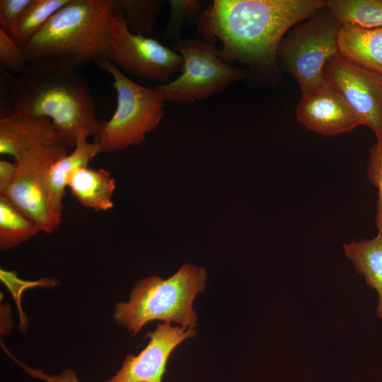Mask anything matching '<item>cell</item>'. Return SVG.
<instances>
[{"instance_id": "1", "label": "cell", "mask_w": 382, "mask_h": 382, "mask_svg": "<svg viewBox=\"0 0 382 382\" xmlns=\"http://www.w3.org/2000/svg\"><path fill=\"white\" fill-rule=\"evenodd\" d=\"M325 6L323 0H214L197 18L202 39L220 56L245 64L258 83L281 81L277 52L287 32Z\"/></svg>"}, {"instance_id": "2", "label": "cell", "mask_w": 382, "mask_h": 382, "mask_svg": "<svg viewBox=\"0 0 382 382\" xmlns=\"http://www.w3.org/2000/svg\"><path fill=\"white\" fill-rule=\"evenodd\" d=\"M12 113L50 118L62 144L75 147L79 139L95 137L100 121L88 83L78 68L60 60L28 62L13 81Z\"/></svg>"}, {"instance_id": "3", "label": "cell", "mask_w": 382, "mask_h": 382, "mask_svg": "<svg viewBox=\"0 0 382 382\" xmlns=\"http://www.w3.org/2000/svg\"><path fill=\"white\" fill-rule=\"evenodd\" d=\"M118 0H70L21 46L27 62L54 59L79 68L107 58L111 16Z\"/></svg>"}, {"instance_id": "4", "label": "cell", "mask_w": 382, "mask_h": 382, "mask_svg": "<svg viewBox=\"0 0 382 382\" xmlns=\"http://www.w3.org/2000/svg\"><path fill=\"white\" fill-rule=\"evenodd\" d=\"M205 268L185 264L171 277H146L136 283L127 302L115 306L114 318L136 335L149 322L161 320L185 328L197 325L193 301L206 288Z\"/></svg>"}, {"instance_id": "5", "label": "cell", "mask_w": 382, "mask_h": 382, "mask_svg": "<svg viewBox=\"0 0 382 382\" xmlns=\"http://www.w3.org/2000/svg\"><path fill=\"white\" fill-rule=\"evenodd\" d=\"M96 63L113 78L117 107L108 120L100 121L94 141L103 153L140 145L164 117L166 102L163 95L156 86L135 83L108 58Z\"/></svg>"}, {"instance_id": "6", "label": "cell", "mask_w": 382, "mask_h": 382, "mask_svg": "<svg viewBox=\"0 0 382 382\" xmlns=\"http://www.w3.org/2000/svg\"><path fill=\"white\" fill-rule=\"evenodd\" d=\"M340 22L325 6L293 26L277 52L280 64L296 81L302 95L326 83L328 62L338 54Z\"/></svg>"}, {"instance_id": "7", "label": "cell", "mask_w": 382, "mask_h": 382, "mask_svg": "<svg viewBox=\"0 0 382 382\" xmlns=\"http://www.w3.org/2000/svg\"><path fill=\"white\" fill-rule=\"evenodd\" d=\"M176 50L183 59L180 75L156 88L166 102L185 105L221 93L247 72L225 61L214 42L203 39L179 40Z\"/></svg>"}, {"instance_id": "8", "label": "cell", "mask_w": 382, "mask_h": 382, "mask_svg": "<svg viewBox=\"0 0 382 382\" xmlns=\"http://www.w3.org/2000/svg\"><path fill=\"white\" fill-rule=\"evenodd\" d=\"M109 59L126 75L159 82L170 81L180 72L182 56L148 36L132 33L119 4L110 18Z\"/></svg>"}, {"instance_id": "9", "label": "cell", "mask_w": 382, "mask_h": 382, "mask_svg": "<svg viewBox=\"0 0 382 382\" xmlns=\"http://www.w3.org/2000/svg\"><path fill=\"white\" fill-rule=\"evenodd\" d=\"M67 154L62 144L38 146L13 159L16 171L10 186L0 195L8 198L46 233L60 225L47 200L46 179L51 166Z\"/></svg>"}, {"instance_id": "10", "label": "cell", "mask_w": 382, "mask_h": 382, "mask_svg": "<svg viewBox=\"0 0 382 382\" xmlns=\"http://www.w3.org/2000/svg\"><path fill=\"white\" fill-rule=\"evenodd\" d=\"M324 78L354 112L382 140V74L356 65L336 54L326 64Z\"/></svg>"}, {"instance_id": "11", "label": "cell", "mask_w": 382, "mask_h": 382, "mask_svg": "<svg viewBox=\"0 0 382 382\" xmlns=\"http://www.w3.org/2000/svg\"><path fill=\"white\" fill-rule=\"evenodd\" d=\"M195 334L194 328L159 323L154 332L147 333L146 347L137 355H127L121 368L105 382H162L172 352Z\"/></svg>"}, {"instance_id": "12", "label": "cell", "mask_w": 382, "mask_h": 382, "mask_svg": "<svg viewBox=\"0 0 382 382\" xmlns=\"http://www.w3.org/2000/svg\"><path fill=\"white\" fill-rule=\"evenodd\" d=\"M296 115L306 129L325 136L347 132L362 125L347 103L327 82L302 95Z\"/></svg>"}, {"instance_id": "13", "label": "cell", "mask_w": 382, "mask_h": 382, "mask_svg": "<svg viewBox=\"0 0 382 382\" xmlns=\"http://www.w3.org/2000/svg\"><path fill=\"white\" fill-rule=\"evenodd\" d=\"M58 144L61 137L48 117L12 113L0 118L1 155L16 159L36 147Z\"/></svg>"}, {"instance_id": "14", "label": "cell", "mask_w": 382, "mask_h": 382, "mask_svg": "<svg viewBox=\"0 0 382 382\" xmlns=\"http://www.w3.org/2000/svg\"><path fill=\"white\" fill-rule=\"evenodd\" d=\"M101 152L99 145L88 142L81 137L74 150L56 161L50 168L46 179V195L49 208L54 217L61 223L65 188L72 170L78 167H88L91 161Z\"/></svg>"}, {"instance_id": "15", "label": "cell", "mask_w": 382, "mask_h": 382, "mask_svg": "<svg viewBox=\"0 0 382 382\" xmlns=\"http://www.w3.org/2000/svg\"><path fill=\"white\" fill-rule=\"evenodd\" d=\"M67 187L81 206L96 212L113 208L115 180L108 170L78 167L70 174Z\"/></svg>"}, {"instance_id": "16", "label": "cell", "mask_w": 382, "mask_h": 382, "mask_svg": "<svg viewBox=\"0 0 382 382\" xmlns=\"http://www.w3.org/2000/svg\"><path fill=\"white\" fill-rule=\"evenodd\" d=\"M338 53L359 66L382 74V28L365 29L342 25Z\"/></svg>"}, {"instance_id": "17", "label": "cell", "mask_w": 382, "mask_h": 382, "mask_svg": "<svg viewBox=\"0 0 382 382\" xmlns=\"http://www.w3.org/2000/svg\"><path fill=\"white\" fill-rule=\"evenodd\" d=\"M345 255L354 265L357 273L362 274L366 284L378 294L376 317L382 318V235L372 239L352 241L342 245Z\"/></svg>"}, {"instance_id": "18", "label": "cell", "mask_w": 382, "mask_h": 382, "mask_svg": "<svg viewBox=\"0 0 382 382\" xmlns=\"http://www.w3.org/2000/svg\"><path fill=\"white\" fill-rule=\"evenodd\" d=\"M325 6L342 25L382 28V0H328Z\"/></svg>"}, {"instance_id": "19", "label": "cell", "mask_w": 382, "mask_h": 382, "mask_svg": "<svg viewBox=\"0 0 382 382\" xmlns=\"http://www.w3.org/2000/svg\"><path fill=\"white\" fill-rule=\"evenodd\" d=\"M42 231L8 198L0 195V248L6 250L26 242Z\"/></svg>"}, {"instance_id": "20", "label": "cell", "mask_w": 382, "mask_h": 382, "mask_svg": "<svg viewBox=\"0 0 382 382\" xmlns=\"http://www.w3.org/2000/svg\"><path fill=\"white\" fill-rule=\"evenodd\" d=\"M70 0H31L19 18L12 38L20 46L30 41Z\"/></svg>"}, {"instance_id": "21", "label": "cell", "mask_w": 382, "mask_h": 382, "mask_svg": "<svg viewBox=\"0 0 382 382\" xmlns=\"http://www.w3.org/2000/svg\"><path fill=\"white\" fill-rule=\"evenodd\" d=\"M129 30L136 34L150 35L156 26L163 1L160 0H118Z\"/></svg>"}, {"instance_id": "22", "label": "cell", "mask_w": 382, "mask_h": 382, "mask_svg": "<svg viewBox=\"0 0 382 382\" xmlns=\"http://www.w3.org/2000/svg\"><path fill=\"white\" fill-rule=\"evenodd\" d=\"M366 175L377 188L375 224L378 233L382 235V140H377L369 149Z\"/></svg>"}, {"instance_id": "23", "label": "cell", "mask_w": 382, "mask_h": 382, "mask_svg": "<svg viewBox=\"0 0 382 382\" xmlns=\"http://www.w3.org/2000/svg\"><path fill=\"white\" fill-rule=\"evenodd\" d=\"M170 17L166 30V37H176L184 22L201 13V4L196 0H171Z\"/></svg>"}, {"instance_id": "24", "label": "cell", "mask_w": 382, "mask_h": 382, "mask_svg": "<svg viewBox=\"0 0 382 382\" xmlns=\"http://www.w3.org/2000/svg\"><path fill=\"white\" fill-rule=\"evenodd\" d=\"M0 62L6 71L20 74L28 62L21 47L15 40L0 29Z\"/></svg>"}, {"instance_id": "25", "label": "cell", "mask_w": 382, "mask_h": 382, "mask_svg": "<svg viewBox=\"0 0 382 382\" xmlns=\"http://www.w3.org/2000/svg\"><path fill=\"white\" fill-rule=\"evenodd\" d=\"M31 0H1L0 29L12 37L15 27Z\"/></svg>"}, {"instance_id": "26", "label": "cell", "mask_w": 382, "mask_h": 382, "mask_svg": "<svg viewBox=\"0 0 382 382\" xmlns=\"http://www.w3.org/2000/svg\"><path fill=\"white\" fill-rule=\"evenodd\" d=\"M14 76L1 66L0 71V118L6 117L13 112V81Z\"/></svg>"}, {"instance_id": "27", "label": "cell", "mask_w": 382, "mask_h": 382, "mask_svg": "<svg viewBox=\"0 0 382 382\" xmlns=\"http://www.w3.org/2000/svg\"><path fill=\"white\" fill-rule=\"evenodd\" d=\"M13 359L31 376L43 380L45 382H79L75 373L71 369H66L59 374L51 376L46 374L40 369L30 368L16 359L13 358Z\"/></svg>"}, {"instance_id": "28", "label": "cell", "mask_w": 382, "mask_h": 382, "mask_svg": "<svg viewBox=\"0 0 382 382\" xmlns=\"http://www.w3.org/2000/svg\"><path fill=\"white\" fill-rule=\"evenodd\" d=\"M16 165L15 162L6 160L0 161V195L11 184L15 177Z\"/></svg>"}]
</instances>
